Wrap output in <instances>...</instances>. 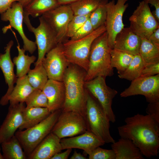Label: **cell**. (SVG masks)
Masks as SVG:
<instances>
[{
	"mask_svg": "<svg viewBox=\"0 0 159 159\" xmlns=\"http://www.w3.org/2000/svg\"><path fill=\"white\" fill-rule=\"evenodd\" d=\"M125 125L118 127L121 138L131 140L148 158L157 156L159 150V124L149 115L138 113L127 117Z\"/></svg>",
	"mask_w": 159,
	"mask_h": 159,
	"instance_id": "6da1fadb",
	"label": "cell"
},
{
	"mask_svg": "<svg viewBox=\"0 0 159 159\" xmlns=\"http://www.w3.org/2000/svg\"><path fill=\"white\" fill-rule=\"evenodd\" d=\"M86 72L78 66L70 64L63 79L65 97L62 111H73L85 118L87 90L85 85Z\"/></svg>",
	"mask_w": 159,
	"mask_h": 159,
	"instance_id": "7a4b0ae2",
	"label": "cell"
},
{
	"mask_svg": "<svg viewBox=\"0 0 159 159\" xmlns=\"http://www.w3.org/2000/svg\"><path fill=\"white\" fill-rule=\"evenodd\" d=\"M106 31L97 38L91 46L89 58L88 68L85 80L87 81L101 76L106 77L114 74L111 65L110 52Z\"/></svg>",
	"mask_w": 159,
	"mask_h": 159,
	"instance_id": "3957f363",
	"label": "cell"
},
{
	"mask_svg": "<svg viewBox=\"0 0 159 159\" xmlns=\"http://www.w3.org/2000/svg\"><path fill=\"white\" fill-rule=\"evenodd\" d=\"M105 31V26L104 25L95 29L84 37L75 40H67L63 42V52L69 63L78 66L86 72L88 68L92 43L97 38Z\"/></svg>",
	"mask_w": 159,
	"mask_h": 159,
	"instance_id": "277c9868",
	"label": "cell"
},
{
	"mask_svg": "<svg viewBox=\"0 0 159 159\" xmlns=\"http://www.w3.org/2000/svg\"><path fill=\"white\" fill-rule=\"evenodd\" d=\"M85 118L88 131L105 143L115 142L110 133V121L99 102L87 90Z\"/></svg>",
	"mask_w": 159,
	"mask_h": 159,
	"instance_id": "5b68a950",
	"label": "cell"
},
{
	"mask_svg": "<svg viewBox=\"0 0 159 159\" xmlns=\"http://www.w3.org/2000/svg\"><path fill=\"white\" fill-rule=\"evenodd\" d=\"M62 111V109L56 110L37 125L16 132L15 135L27 158L38 145L51 132Z\"/></svg>",
	"mask_w": 159,
	"mask_h": 159,
	"instance_id": "8992f818",
	"label": "cell"
},
{
	"mask_svg": "<svg viewBox=\"0 0 159 159\" xmlns=\"http://www.w3.org/2000/svg\"><path fill=\"white\" fill-rule=\"evenodd\" d=\"M88 130L85 117L73 111H62L51 132L60 139L81 134Z\"/></svg>",
	"mask_w": 159,
	"mask_h": 159,
	"instance_id": "52a82bcc",
	"label": "cell"
},
{
	"mask_svg": "<svg viewBox=\"0 0 159 159\" xmlns=\"http://www.w3.org/2000/svg\"><path fill=\"white\" fill-rule=\"evenodd\" d=\"M105 79V77L99 76L85 81V85L86 90L99 102L110 122L114 123L116 117L112 106L117 92L107 85Z\"/></svg>",
	"mask_w": 159,
	"mask_h": 159,
	"instance_id": "ba28073f",
	"label": "cell"
},
{
	"mask_svg": "<svg viewBox=\"0 0 159 159\" xmlns=\"http://www.w3.org/2000/svg\"><path fill=\"white\" fill-rule=\"evenodd\" d=\"M39 24L36 28L32 25L29 18L24 21L29 31L34 34L38 51V57L34 65L42 63L46 54L57 44L55 34L43 18H39Z\"/></svg>",
	"mask_w": 159,
	"mask_h": 159,
	"instance_id": "9c48e42d",
	"label": "cell"
},
{
	"mask_svg": "<svg viewBox=\"0 0 159 159\" xmlns=\"http://www.w3.org/2000/svg\"><path fill=\"white\" fill-rule=\"evenodd\" d=\"M130 27L140 37L148 39L159 27V22L151 11L148 4L142 1L129 18Z\"/></svg>",
	"mask_w": 159,
	"mask_h": 159,
	"instance_id": "30bf717a",
	"label": "cell"
},
{
	"mask_svg": "<svg viewBox=\"0 0 159 159\" xmlns=\"http://www.w3.org/2000/svg\"><path fill=\"white\" fill-rule=\"evenodd\" d=\"M131 81L130 86L121 93V97L141 95L149 103L159 101V74L140 77Z\"/></svg>",
	"mask_w": 159,
	"mask_h": 159,
	"instance_id": "8fae6325",
	"label": "cell"
},
{
	"mask_svg": "<svg viewBox=\"0 0 159 159\" xmlns=\"http://www.w3.org/2000/svg\"><path fill=\"white\" fill-rule=\"evenodd\" d=\"M74 15L70 5H60L42 16L54 33L58 44L65 41L68 24Z\"/></svg>",
	"mask_w": 159,
	"mask_h": 159,
	"instance_id": "7c38bea8",
	"label": "cell"
},
{
	"mask_svg": "<svg viewBox=\"0 0 159 159\" xmlns=\"http://www.w3.org/2000/svg\"><path fill=\"white\" fill-rule=\"evenodd\" d=\"M128 0H115L107 3L106 5L107 16L105 26L107 35L109 45L113 48L114 40L117 34L124 27L123 22L124 13L128 6Z\"/></svg>",
	"mask_w": 159,
	"mask_h": 159,
	"instance_id": "4fadbf2b",
	"label": "cell"
},
{
	"mask_svg": "<svg viewBox=\"0 0 159 159\" xmlns=\"http://www.w3.org/2000/svg\"><path fill=\"white\" fill-rule=\"evenodd\" d=\"M42 62L48 79L61 82L70 64L64 54L62 43H58L49 51Z\"/></svg>",
	"mask_w": 159,
	"mask_h": 159,
	"instance_id": "5bb4252c",
	"label": "cell"
},
{
	"mask_svg": "<svg viewBox=\"0 0 159 159\" xmlns=\"http://www.w3.org/2000/svg\"><path fill=\"white\" fill-rule=\"evenodd\" d=\"M24 8L19 2H15L9 9L1 14V18L2 20L9 22L8 26L13 28L17 31L23 40V48L32 54L36 50L37 47L35 42L29 40L24 33L23 24Z\"/></svg>",
	"mask_w": 159,
	"mask_h": 159,
	"instance_id": "9a60e30c",
	"label": "cell"
},
{
	"mask_svg": "<svg viewBox=\"0 0 159 159\" xmlns=\"http://www.w3.org/2000/svg\"><path fill=\"white\" fill-rule=\"evenodd\" d=\"M21 103L9 106L7 114L0 127V144L15 135L23 122V112L26 106Z\"/></svg>",
	"mask_w": 159,
	"mask_h": 159,
	"instance_id": "2e32d148",
	"label": "cell"
},
{
	"mask_svg": "<svg viewBox=\"0 0 159 159\" xmlns=\"http://www.w3.org/2000/svg\"><path fill=\"white\" fill-rule=\"evenodd\" d=\"M13 44V41H10L5 48L4 53H0V68L3 74L5 82L8 86L6 92L0 100V105L3 106L8 103V98L13 89L14 84L17 78L14 74V65L11 56V50Z\"/></svg>",
	"mask_w": 159,
	"mask_h": 159,
	"instance_id": "e0dca14e",
	"label": "cell"
},
{
	"mask_svg": "<svg viewBox=\"0 0 159 159\" xmlns=\"http://www.w3.org/2000/svg\"><path fill=\"white\" fill-rule=\"evenodd\" d=\"M62 150L77 148L83 150L89 155L97 147L105 143L90 131L87 130L79 135L60 140Z\"/></svg>",
	"mask_w": 159,
	"mask_h": 159,
	"instance_id": "ac0fdd59",
	"label": "cell"
},
{
	"mask_svg": "<svg viewBox=\"0 0 159 159\" xmlns=\"http://www.w3.org/2000/svg\"><path fill=\"white\" fill-rule=\"evenodd\" d=\"M42 90L47 98V108L51 113L62 109L65 97V88L62 82L49 79Z\"/></svg>",
	"mask_w": 159,
	"mask_h": 159,
	"instance_id": "d6986e66",
	"label": "cell"
},
{
	"mask_svg": "<svg viewBox=\"0 0 159 159\" xmlns=\"http://www.w3.org/2000/svg\"><path fill=\"white\" fill-rule=\"evenodd\" d=\"M60 140L51 132L38 145L28 159H51L62 150Z\"/></svg>",
	"mask_w": 159,
	"mask_h": 159,
	"instance_id": "ffe728a7",
	"label": "cell"
},
{
	"mask_svg": "<svg viewBox=\"0 0 159 159\" xmlns=\"http://www.w3.org/2000/svg\"><path fill=\"white\" fill-rule=\"evenodd\" d=\"M141 42L140 37L130 27H124L116 35L113 48L135 55L139 54Z\"/></svg>",
	"mask_w": 159,
	"mask_h": 159,
	"instance_id": "44dd1931",
	"label": "cell"
},
{
	"mask_svg": "<svg viewBox=\"0 0 159 159\" xmlns=\"http://www.w3.org/2000/svg\"><path fill=\"white\" fill-rule=\"evenodd\" d=\"M116 159H143L140 149L127 139L121 138L111 145Z\"/></svg>",
	"mask_w": 159,
	"mask_h": 159,
	"instance_id": "7402d4cb",
	"label": "cell"
},
{
	"mask_svg": "<svg viewBox=\"0 0 159 159\" xmlns=\"http://www.w3.org/2000/svg\"><path fill=\"white\" fill-rule=\"evenodd\" d=\"M16 85L8 98L9 106H12L25 102L34 90L29 84L27 75L17 78Z\"/></svg>",
	"mask_w": 159,
	"mask_h": 159,
	"instance_id": "603a6c76",
	"label": "cell"
},
{
	"mask_svg": "<svg viewBox=\"0 0 159 159\" xmlns=\"http://www.w3.org/2000/svg\"><path fill=\"white\" fill-rule=\"evenodd\" d=\"M51 113L47 107H26L23 112V123L19 130L26 129L37 125Z\"/></svg>",
	"mask_w": 159,
	"mask_h": 159,
	"instance_id": "cb8c5ba5",
	"label": "cell"
},
{
	"mask_svg": "<svg viewBox=\"0 0 159 159\" xmlns=\"http://www.w3.org/2000/svg\"><path fill=\"white\" fill-rule=\"evenodd\" d=\"M59 5L57 0H33L24 8V15L33 17L40 16Z\"/></svg>",
	"mask_w": 159,
	"mask_h": 159,
	"instance_id": "d4e9b609",
	"label": "cell"
},
{
	"mask_svg": "<svg viewBox=\"0 0 159 159\" xmlns=\"http://www.w3.org/2000/svg\"><path fill=\"white\" fill-rule=\"evenodd\" d=\"M3 159H26V155L18 139L14 135L1 144Z\"/></svg>",
	"mask_w": 159,
	"mask_h": 159,
	"instance_id": "484cf974",
	"label": "cell"
},
{
	"mask_svg": "<svg viewBox=\"0 0 159 159\" xmlns=\"http://www.w3.org/2000/svg\"><path fill=\"white\" fill-rule=\"evenodd\" d=\"M17 46L18 55L13 59V62L16 67V76L20 77L27 74L30 70L31 64L34 63L36 57L34 55L25 54L26 51L21 48L19 43Z\"/></svg>",
	"mask_w": 159,
	"mask_h": 159,
	"instance_id": "4316f807",
	"label": "cell"
},
{
	"mask_svg": "<svg viewBox=\"0 0 159 159\" xmlns=\"http://www.w3.org/2000/svg\"><path fill=\"white\" fill-rule=\"evenodd\" d=\"M141 44L139 54L144 65L159 62V47L152 44L147 39L140 37Z\"/></svg>",
	"mask_w": 159,
	"mask_h": 159,
	"instance_id": "83f0119b",
	"label": "cell"
},
{
	"mask_svg": "<svg viewBox=\"0 0 159 159\" xmlns=\"http://www.w3.org/2000/svg\"><path fill=\"white\" fill-rule=\"evenodd\" d=\"M110 55L111 67L116 68L118 74L125 70L134 56L131 54L114 48L111 49Z\"/></svg>",
	"mask_w": 159,
	"mask_h": 159,
	"instance_id": "f1b7e54d",
	"label": "cell"
},
{
	"mask_svg": "<svg viewBox=\"0 0 159 159\" xmlns=\"http://www.w3.org/2000/svg\"><path fill=\"white\" fill-rule=\"evenodd\" d=\"M34 66L27 74L28 80L34 89L42 90L49 79L47 75L42 62Z\"/></svg>",
	"mask_w": 159,
	"mask_h": 159,
	"instance_id": "f546056e",
	"label": "cell"
},
{
	"mask_svg": "<svg viewBox=\"0 0 159 159\" xmlns=\"http://www.w3.org/2000/svg\"><path fill=\"white\" fill-rule=\"evenodd\" d=\"M144 66L139 54L135 55L126 69L118 76L120 78L132 81L140 77Z\"/></svg>",
	"mask_w": 159,
	"mask_h": 159,
	"instance_id": "4dcf8cb0",
	"label": "cell"
},
{
	"mask_svg": "<svg viewBox=\"0 0 159 159\" xmlns=\"http://www.w3.org/2000/svg\"><path fill=\"white\" fill-rule=\"evenodd\" d=\"M101 0H79L69 4L74 15L90 14L98 6Z\"/></svg>",
	"mask_w": 159,
	"mask_h": 159,
	"instance_id": "1f68e13d",
	"label": "cell"
},
{
	"mask_svg": "<svg viewBox=\"0 0 159 159\" xmlns=\"http://www.w3.org/2000/svg\"><path fill=\"white\" fill-rule=\"evenodd\" d=\"M108 2V0H101L97 7L90 14L89 18L94 29L105 25Z\"/></svg>",
	"mask_w": 159,
	"mask_h": 159,
	"instance_id": "d6a6232c",
	"label": "cell"
},
{
	"mask_svg": "<svg viewBox=\"0 0 159 159\" xmlns=\"http://www.w3.org/2000/svg\"><path fill=\"white\" fill-rule=\"evenodd\" d=\"M26 107H47V98L42 90L34 89L26 99Z\"/></svg>",
	"mask_w": 159,
	"mask_h": 159,
	"instance_id": "836d02e7",
	"label": "cell"
},
{
	"mask_svg": "<svg viewBox=\"0 0 159 159\" xmlns=\"http://www.w3.org/2000/svg\"><path fill=\"white\" fill-rule=\"evenodd\" d=\"M90 14L87 15H74L68 24L66 37H71L88 19Z\"/></svg>",
	"mask_w": 159,
	"mask_h": 159,
	"instance_id": "e575fe53",
	"label": "cell"
},
{
	"mask_svg": "<svg viewBox=\"0 0 159 159\" xmlns=\"http://www.w3.org/2000/svg\"><path fill=\"white\" fill-rule=\"evenodd\" d=\"M88 158L89 159H116V155L112 149H106L98 146L89 155Z\"/></svg>",
	"mask_w": 159,
	"mask_h": 159,
	"instance_id": "d590c367",
	"label": "cell"
},
{
	"mask_svg": "<svg viewBox=\"0 0 159 159\" xmlns=\"http://www.w3.org/2000/svg\"><path fill=\"white\" fill-rule=\"evenodd\" d=\"M94 30L89 18L70 38V39L75 40L84 37L91 33Z\"/></svg>",
	"mask_w": 159,
	"mask_h": 159,
	"instance_id": "8d00e7d4",
	"label": "cell"
},
{
	"mask_svg": "<svg viewBox=\"0 0 159 159\" xmlns=\"http://www.w3.org/2000/svg\"><path fill=\"white\" fill-rule=\"evenodd\" d=\"M149 103L146 112L156 123L159 124V101Z\"/></svg>",
	"mask_w": 159,
	"mask_h": 159,
	"instance_id": "74e56055",
	"label": "cell"
},
{
	"mask_svg": "<svg viewBox=\"0 0 159 159\" xmlns=\"http://www.w3.org/2000/svg\"><path fill=\"white\" fill-rule=\"evenodd\" d=\"M159 74V62L144 65L140 77H148Z\"/></svg>",
	"mask_w": 159,
	"mask_h": 159,
	"instance_id": "f35d334b",
	"label": "cell"
},
{
	"mask_svg": "<svg viewBox=\"0 0 159 159\" xmlns=\"http://www.w3.org/2000/svg\"><path fill=\"white\" fill-rule=\"evenodd\" d=\"M143 1L148 4H150L154 7L155 9L152 11V13L156 20L159 22V0H143Z\"/></svg>",
	"mask_w": 159,
	"mask_h": 159,
	"instance_id": "ab89813d",
	"label": "cell"
},
{
	"mask_svg": "<svg viewBox=\"0 0 159 159\" xmlns=\"http://www.w3.org/2000/svg\"><path fill=\"white\" fill-rule=\"evenodd\" d=\"M19 0H0V14L6 11L12 6L13 4Z\"/></svg>",
	"mask_w": 159,
	"mask_h": 159,
	"instance_id": "60d3db41",
	"label": "cell"
},
{
	"mask_svg": "<svg viewBox=\"0 0 159 159\" xmlns=\"http://www.w3.org/2000/svg\"><path fill=\"white\" fill-rule=\"evenodd\" d=\"M147 39L153 44L159 47V27L156 29Z\"/></svg>",
	"mask_w": 159,
	"mask_h": 159,
	"instance_id": "b9f144b4",
	"label": "cell"
},
{
	"mask_svg": "<svg viewBox=\"0 0 159 159\" xmlns=\"http://www.w3.org/2000/svg\"><path fill=\"white\" fill-rule=\"evenodd\" d=\"M72 149L68 148L62 153L59 152L55 154L51 159H67L71 153Z\"/></svg>",
	"mask_w": 159,
	"mask_h": 159,
	"instance_id": "7bdbcfd3",
	"label": "cell"
},
{
	"mask_svg": "<svg viewBox=\"0 0 159 159\" xmlns=\"http://www.w3.org/2000/svg\"><path fill=\"white\" fill-rule=\"evenodd\" d=\"M70 159H87L84 155L80 153H77L75 150L74 151Z\"/></svg>",
	"mask_w": 159,
	"mask_h": 159,
	"instance_id": "ee69618b",
	"label": "cell"
},
{
	"mask_svg": "<svg viewBox=\"0 0 159 159\" xmlns=\"http://www.w3.org/2000/svg\"><path fill=\"white\" fill-rule=\"evenodd\" d=\"M79 0H57L59 5H69Z\"/></svg>",
	"mask_w": 159,
	"mask_h": 159,
	"instance_id": "f6af8a7d",
	"label": "cell"
},
{
	"mask_svg": "<svg viewBox=\"0 0 159 159\" xmlns=\"http://www.w3.org/2000/svg\"><path fill=\"white\" fill-rule=\"evenodd\" d=\"M33 0H19V2L23 6L24 8L27 6Z\"/></svg>",
	"mask_w": 159,
	"mask_h": 159,
	"instance_id": "bcb514c9",
	"label": "cell"
},
{
	"mask_svg": "<svg viewBox=\"0 0 159 159\" xmlns=\"http://www.w3.org/2000/svg\"><path fill=\"white\" fill-rule=\"evenodd\" d=\"M0 145H1L0 144ZM1 147L0 146V159H3L2 155L1 153Z\"/></svg>",
	"mask_w": 159,
	"mask_h": 159,
	"instance_id": "7dc6e473",
	"label": "cell"
}]
</instances>
